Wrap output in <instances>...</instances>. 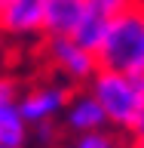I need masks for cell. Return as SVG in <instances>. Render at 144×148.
Masks as SVG:
<instances>
[{
  "instance_id": "3",
  "label": "cell",
  "mask_w": 144,
  "mask_h": 148,
  "mask_svg": "<svg viewBox=\"0 0 144 148\" xmlns=\"http://www.w3.org/2000/svg\"><path fill=\"white\" fill-rule=\"evenodd\" d=\"M43 56L71 86L89 83V77L98 71L95 53H89L86 46H80L71 37H43Z\"/></svg>"
},
{
  "instance_id": "1",
  "label": "cell",
  "mask_w": 144,
  "mask_h": 148,
  "mask_svg": "<svg viewBox=\"0 0 144 148\" xmlns=\"http://www.w3.org/2000/svg\"><path fill=\"white\" fill-rule=\"evenodd\" d=\"M95 62H98V68H107V71L144 77V3L141 0H132L123 12L110 18L101 43L95 46Z\"/></svg>"
},
{
  "instance_id": "6",
  "label": "cell",
  "mask_w": 144,
  "mask_h": 148,
  "mask_svg": "<svg viewBox=\"0 0 144 148\" xmlns=\"http://www.w3.org/2000/svg\"><path fill=\"white\" fill-rule=\"evenodd\" d=\"M132 0H83V16L74 28L71 40H77L80 46H86L89 53H95V46L104 37V28L110 25V18L123 12Z\"/></svg>"
},
{
  "instance_id": "12",
  "label": "cell",
  "mask_w": 144,
  "mask_h": 148,
  "mask_svg": "<svg viewBox=\"0 0 144 148\" xmlns=\"http://www.w3.org/2000/svg\"><path fill=\"white\" fill-rule=\"evenodd\" d=\"M129 148H132V145H129Z\"/></svg>"
},
{
  "instance_id": "13",
  "label": "cell",
  "mask_w": 144,
  "mask_h": 148,
  "mask_svg": "<svg viewBox=\"0 0 144 148\" xmlns=\"http://www.w3.org/2000/svg\"><path fill=\"white\" fill-rule=\"evenodd\" d=\"M141 3H144V0H141Z\"/></svg>"
},
{
  "instance_id": "4",
  "label": "cell",
  "mask_w": 144,
  "mask_h": 148,
  "mask_svg": "<svg viewBox=\"0 0 144 148\" xmlns=\"http://www.w3.org/2000/svg\"><path fill=\"white\" fill-rule=\"evenodd\" d=\"M46 0H0V34L9 40H43Z\"/></svg>"
},
{
  "instance_id": "8",
  "label": "cell",
  "mask_w": 144,
  "mask_h": 148,
  "mask_svg": "<svg viewBox=\"0 0 144 148\" xmlns=\"http://www.w3.org/2000/svg\"><path fill=\"white\" fill-rule=\"evenodd\" d=\"M83 16V0H46L43 37H71Z\"/></svg>"
},
{
  "instance_id": "2",
  "label": "cell",
  "mask_w": 144,
  "mask_h": 148,
  "mask_svg": "<svg viewBox=\"0 0 144 148\" xmlns=\"http://www.w3.org/2000/svg\"><path fill=\"white\" fill-rule=\"evenodd\" d=\"M89 92L104 111V123L120 133H129L144 114V77L98 68L89 77Z\"/></svg>"
},
{
  "instance_id": "10",
  "label": "cell",
  "mask_w": 144,
  "mask_h": 148,
  "mask_svg": "<svg viewBox=\"0 0 144 148\" xmlns=\"http://www.w3.org/2000/svg\"><path fill=\"white\" fill-rule=\"evenodd\" d=\"M68 148H123V145L107 130H92V133H77V139Z\"/></svg>"
},
{
  "instance_id": "5",
  "label": "cell",
  "mask_w": 144,
  "mask_h": 148,
  "mask_svg": "<svg viewBox=\"0 0 144 148\" xmlns=\"http://www.w3.org/2000/svg\"><path fill=\"white\" fill-rule=\"evenodd\" d=\"M71 96H74L71 83H40L28 92H18V111H22L28 127L46 123V120H52L55 114H62L68 108Z\"/></svg>"
},
{
  "instance_id": "7",
  "label": "cell",
  "mask_w": 144,
  "mask_h": 148,
  "mask_svg": "<svg viewBox=\"0 0 144 148\" xmlns=\"http://www.w3.org/2000/svg\"><path fill=\"white\" fill-rule=\"evenodd\" d=\"M64 120H68V130L71 133H92V130H104V111L101 105L95 102L89 90L86 92H77L74 90L68 108H64Z\"/></svg>"
},
{
  "instance_id": "11",
  "label": "cell",
  "mask_w": 144,
  "mask_h": 148,
  "mask_svg": "<svg viewBox=\"0 0 144 148\" xmlns=\"http://www.w3.org/2000/svg\"><path fill=\"white\" fill-rule=\"evenodd\" d=\"M0 148H9V145H0Z\"/></svg>"
},
{
  "instance_id": "9",
  "label": "cell",
  "mask_w": 144,
  "mask_h": 148,
  "mask_svg": "<svg viewBox=\"0 0 144 148\" xmlns=\"http://www.w3.org/2000/svg\"><path fill=\"white\" fill-rule=\"evenodd\" d=\"M0 145L9 148L28 145V123L18 111V99H0Z\"/></svg>"
}]
</instances>
